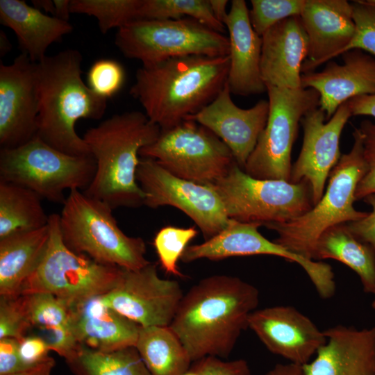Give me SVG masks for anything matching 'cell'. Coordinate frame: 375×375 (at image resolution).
Segmentation results:
<instances>
[{"instance_id":"6da1fadb","label":"cell","mask_w":375,"mask_h":375,"mask_svg":"<svg viewBox=\"0 0 375 375\" xmlns=\"http://www.w3.org/2000/svg\"><path fill=\"white\" fill-rule=\"evenodd\" d=\"M258 303L259 291L252 284L237 276H210L183 294L169 326L192 362L226 358Z\"/></svg>"},{"instance_id":"7a4b0ae2","label":"cell","mask_w":375,"mask_h":375,"mask_svg":"<svg viewBox=\"0 0 375 375\" xmlns=\"http://www.w3.org/2000/svg\"><path fill=\"white\" fill-rule=\"evenodd\" d=\"M229 57L172 58L142 65L130 94L161 130L174 127L212 101L226 83Z\"/></svg>"},{"instance_id":"3957f363","label":"cell","mask_w":375,"mask_h":375,"mask_svg":"<svg viewBox=\"0 0 375 375\" xmlns=\"http://www.w3.org/2000/svg\"><path fill=\"white\" fill-rule=\"evenodd\" d=\"M82 60L80 51L69 49L36 63V135L74 156L91 155L83 138L76 131V122L100 119L107 107V100L94 93L82 79Z\"/></svg>"},{"instance_id":"277c9868","label":"cell","mask_w":375,"mask_h":375,"mask_svg":"<svg viewBox=\"0 0 375 375\" xmlns=\"http://www.w3.org/2000/svg\"><path fill=\"white\" fill-rule=\"evenodd\" d=\"M160 128L140 111L115 114L83 138L96 162V172L83 190L112 210L144 205L145 195L136 179L140 151L156 141Z\"/></svg>"},{"instance_id":"5b68a950","label":"cell","mask_w":375,"mask_h":375,"mask_svg":"<svg viewBox=\"0 0 375 375\" xmlns=\"http://www.w3.org/2000/svg\"><path fill=\"white\" fill-rule=\"evenodd\" d=\"M351 149L341 158L331 171L326 191L320 200L304 214L283 223L265 225L276 232L274 242L290 251L312 260L315 244L328 228L364 217L367 212L357 210L353 203L357 186L367 165L358 128L353 131Z\"/></svg>"},{"instance_id":"8992f818","label":"cell","mask_w":375,"mask_h":375,"mask_svg":"<svg viewBox=\"0 0 375 375\" xmlns=\"http://www.w3.org/2000/svg\"><path fill=\"white\" fill-rule=\"evenodd\" d=\"M59 215L64 243L73 251L94 260L136 270L149 265L146 245L140 237L126 235L105 202L72 190Z\"/></svg>"},{"instance_id":"52a82bcc","label":"cell","mask_w":375,"mask_h":375,"mask_svg":"<svg viewBox=\"0 0 375 375\" xmlns=\"http://www.w3.org/2000/svg\"><path fill=\"white\" fill-rule=\"evenodd\" d=\"M50 237L37 267L23 284L19 294H52L72 308L110 291L122 268L98 262L71 250L63 242L59 215H49Z\"/></svg>"},{"instance_id":"ba28073f","label":"cell","mask_w":375,"mask_h":375,"mask_svg":"<svg viewBox=\"0 0 375 375\" xmlns=\"http://www.w3.org/2000/svg\"><path fill=\"white\" fill-rule=\"evenodd\" d=\"M95 172L92 155L65 153L37 135L17 147L0 149V180L26 187L53 203L63 204L67 190H85Z\"/></svg>"},{"instance_id":"9c48e42d","label":"cell","mask_w":375,"mask_h":375,"mask_svg":"<svg viewBox=\"0 0 375 375\" xmlns=\"http://www.w3.org/2000/svg\"><path fill=\"white\" fill-rule=\"evenodd\" d=\"M115 44L125 57L142 65L175 57L229 53L228 37L190 17L134 20L117 29Z\"/></svg>"},{"instance_id":"30bf717a","label":"cell","mask_w":375,"mask_h":375,"mask_svg":"<svg viewBox=\"0 0 375 375\" xmlns=\"http://www.w3.org/2000/svg\"><path fill=\"white\" fill-rule=\"evenodd\" d=\"M209 185L219 194L228 218L242 222L262 226L283 223L313 206L306 182L256 178L236 162L223 177Z\"/></svg>"},{"instance_id":"8fae6325","label":"cell","mask_w":375,"mask_h":375,"mask_svg":"<svg viewBox=\"0 0 375 375\" xmlns=\"http://www.w3.org/2000/svg\"><path fill=\"white\" fill-rule=\"evenodd\" d=\"M266 87L267 122L242 169L256 178L290 181L291 153L299 123L308 111L318 107L319 94L312 88Z\"/></svg>"},{"instance_id":"7c38bea8","label":"cell","mask_w":375,"mask_h":375,"mask_svg":"<svg viewBox=\"0 0 375 375\" xmlns=\"http://www.w3.org/2000/svg\"><path fill=\"white\" fill-rule=\"evenodd\" d=\"M173 175L203 185L223 177L235 162L229 148L212 132L187 119L161 130L158 138L140 151Z\"/></svg>"},{"instance_id":"4fadbf2b","label":"cell","mask_w":375,"mask_h":375,"mask_svg":"<svg viewBox=\"0 0 375 375\" xmlns=\"http://www.w3.org/2000/svg\"><path fill=\"white\" fill-rule=\"evenodd\" d=\"M136 179L145 195L144 206L179 209L195 223L206 240L223 230L230 219L219 194L209 184L177 177L156 160L141 158Z\"/></svg>"},{"instance_id":"5bb4252c","label":"cell","mask_w":375,"mask_h":375,"mask_svg":"<svg viewBox=\"0 0 375 375\" xmlns=\"http://www.w3.org/2000/svg\"><path fill=\"white\" fill-rule=\"evenodd\" d=\"M261 226L230 219L225 228L215 235L201 244L188 246L181 260L190 262L203 258L216 261L233 256H278L301 266L319 294L333 290L335 276L328 264L306 258L267 240L258 231Z\"/></svg>"},{"instance_id":"9a60e30c","label":"cell","mask_w":375,"mask_h":375,"mask_svg":"<svg viewBox=\"0 0 375 375\" xmlns=\"http://www.w3.org/2000/svg\"><path fill=\"white\" fill-rule=\"evenodd\" d=\"M183 296L179 283L161 278L150 262L136 270L122 268L115 286L99 300L141 327L169 326Z\"/></svg>"},{"instance_id":"2e32d148","label":"cell","mask_w":375,"mask_h":375,"mask_svg":"<svg viewBox=\"0 0 375 375\" xmlns=\"http://www.w3.org/2000/svg\"><path fill=\"white\" fill-rule=\"evenodd\" d=\"M351 112L347 101L324 122L325 112L319 108L308 111L301 119L303 144L292 167L290 182H306L315 205L322 198L329 175L341 158L340 139Z\"/></svg>"},{"instance_id":"e0dca14e","label":"cell","mask_w":375,"mask_h":375,"mask_svg":"<svg viewBox=\"0 0 375 375\" xmlns=\"http://www.w3.org/2000/svg\"><path fill=\"white\" fill-rule=\"evenodd\" d=\"M36 63L22 53L0 64V147L15 148L37 134Z\"/></svg>"},{"instance_id":"ac0fdd59","label":"cell","mask_w":375,"mask_h":375,"mask_svg":"<svg viewBox=\"0 0 375 375\" xmlns=\"http://www.w3.org/2000/svg\"><path fill=\"white\" fill-rule=\"evenodd\" d=\"M248 328L270 352L300 365L308 362L326 341L324 331L290 306L255 310Z\"/></svg>"},{"instance_id":"d6986e66","label":"cell","mask_w":375,"mask_h":375,"mask_svg":"<svg viewBox=\"0 0 375 375\" xmlns=\"http://www.w3.org/2000/svg\"><path fill=\"white\" fill-rule=\"evenodd\" d=\"M269 112V103L266 100H260L247 109L236 106L226 82L212 101L187 119L196 122L217 135L243 169L267 124Z\"/></svg>"},{"instance_id":"ffe728a7","label":"cell","mask_w":375,"mask_h":375,"mask_svg":"<svg viewBox=\"0 0 375 375\" xmlns=\"http://www.w3.org/2000/svg\"><path fill=\"white\" fill-rule=\"evenodd\" d=\"M352 12L346 0H306L299 16L308 40L303 74L343 53L355 33Z\"/></svg>"},{"instance_id":"44dd1931","label":"cell","mask_w":375,"mask_h":375,"mask_svg":"<svg viewBox=\"0 0 375 375\" xmlns=\"http://www.w3.org/2000/svg\"><path fill=\"white\" fill-rule=\"evenodd\" d=\"M342 55V65L331 62L321 72L301 74V87L319 93V108L327 119L349 99L375 94V57L360 49Z\"/></svg>"},{"instance_id":"7402d4cb","label":"cell","mask_w":375,"mask_h":375,"mask_svg":"<svg viewBox=\"0 0 375 375\" xmlns=\"http://www.w3.org/2000/svg\"><path fill=\"white\" fill-rule=\"evenodd\" d=\"M324 333L326 341L302 365L303 375H375V326L338 324Z\"/></svg>"},{"instance_id":"603a6c76","label":"cell","mask_w":375,"mask_h":375,"mask_svg":"<svg viewBox=\"0 0 375 375\" xmlns=\"http://www.w3.org/2000/svg\"><path fill=\"white\" fill-rule=\"evenodd\" d=\"M224 26L229 42L226 82L231 94L249 96L267 92L260 72L262 37L251 26L245 1H231Z\"/></svg>"},{"instance_id":"cb8c5ba5","label":"cell","mask_w":375,"mask_h":375,"mask_svg":"<svg viewBox=\"0 0 375 375\" xmlns=\"http://www.w3.org/2000/svg\"><path fill=\"white\" fill-rule=\"evenodd\" d=\"M261 37L260 72L265 85L301 88L308 40L299 16L283 19Z\"/></svg>"},{"instance_id":"d4e9b609","label":"cell","mask_w":375,"mask_h":375,"mask_svg":"<svg viewBox=\"0 0 375 375\" xmlns=\"http://www.w3.org/2000/svg\"><path fill=\"white\" fill-rule=\"evenodd\" d=\"M99 297L72 308L71 328L78 343L101 352L135 347L140 326L103 305Z\"/></svg>"},{"instance_id":"484cf974","label":"cell","mask_w":375,"mask_h":375,"mask_svg":"<svg viewBox=\"0 0 375 375\" xmlns=\"http://www.w3.org/2000/svg\"><path fill=\"white\" fill-rule=\"evenodd\" d=\"M0 22L12 30L22 53L35 63L47 56L51 44L73 30L69 22L46 15L22 0H0Z\"/></svg>"},{"instance_id":"4316f807","label":"cell","mask_w":375,"mask_h":375,"mask_svg":"<svg viewBox=\"0 0 375 375\" xmlns=\"http://www.w3.org/2000/svg\"><path fill=\"white\" fill-rule=\"evenodd\" d=\"M49 237L48 223L0 238V297L19 295L23 284L40 263Z\"/></svg>"},{"instance_id":"83f0119b","label":"cell","mask_w":375,"mask_h":375,"mask_svg":"<svg viewBox=\"0 0 375 375\" xmlns=\"http://www.w3.org/2000/svg\"><path fill=\"white\" fill-rule=\"evenodd\" d=\"M336 260L358 276L365 293L375 295V251L356 238L346 224L326 230L317 240L312 260Z\"/></svg>"},{"instance_id":"f1b7e54d","label":"cell","mask_w":375,"mask_h":375,"mask_svg":"<svg viewBox=\"0 0 375 375\" xmlns=\"http://www.w3.org/2000/svg\"><path fill=\"white\" fill-rule=\"evenodd\" d=\"M135 347L151 375H183L192 362L169 326H140Z\"/></svg>"},{"instance_id":"f546056e","label":"cell","mask_w":375,"mask_h":375,"mask_svg":"<svg viewBox=\"0 0 375 375\" xmlns=\"http://www.w3.org/2000/svg\"><path fill=\"white\" fill-rule=\"evenodd\" d=\"M42 199L26 187L0 180V238L17 231L47 226L49 215Z\"/></svg>"},{"instance_id":"4dcf8cb0","label":"cell","mask_w":375,"mask_h":375,"mask_svg":"<svg viewBox=\"0 0 375 375\" xmlns=\"http://www.w3.org/2000/svg\"><path fill=\"white\" fill-rule=\"evenodd\" d=\"M66 362L74 375H151L135 347L101 352L80 344Z\"/></svg>"},{"instance_id":"1f68e13d","label":"cell","mask_w":375,"mask_h":375,"mask_svg":"<svg viewBox=\"0 0 375 375\" xmlns=\"http://www.w3.org/2000/svg\"><path fill=\"white\" fill-rule=\"evenodd\" d=\"M138 19H194L224 33L225 26L214 16L208 0H141Z\"/></svg>"},{"instance_id":"d6a6232c","label":"cell","mask_w":375,"mask_h":375,"mask_svg":"<svg viewBox=\"0 0 375 375\" xmlns=\"http://www.w3.org/2000/svg\"><path fill=\"white\" fill-rule=\"evenodd\" d=\"M141 0H71V12L95 17L105 34L138 19Z\"/></svg>"},{"instance_id":"836d02e7","label":"cell","mask_w":375,"mask_h":375,"mask_svg":"<svg viewBox=\"0 0 375 375\" xmlns=\"http://www.w3.org/2000/svg\"><path fill=\"white\" fill-rule=\"evenodd\" d=\"M197 233L195 226L179 228L167 226L158 231L153 239V246L160 264L166 273L184 276L178 269V262L189 242Z\"/></svg>"},{"instance_id":"e575fe53","label":"cell","mask_w":375,"mask_h":375,"mask_svg":"<svg viewBox=\"0 0 375 375\" xmlns=\"http://www.w3.org/2000/svg\"><path fill=\"white\" fill-rule=\"evenodd\" d=\"M23 295L32 328L60 325L71 327L72 307L67 302L47 292Z\"/></svg>"},{"instance_id":"d590c367","label":"cell","mask_w":375,"mask_h":375,"mask_svg":"<svg viewBox=\"0 0 375 375\" xmlns=\"http://www.w3.org/2000/svg\"><path fill=\"white\" fill-rule=\"evenodd\" d=\"M305 3L306 0H251L250 22L253 30L262 36L283 19L300 16Z\"/></svg>"},{"instance_id":"8d00e7d4","label":"cell","mask_w":375,"mask_h":375,"mask_svg":"<svg viewBox=\"0 0 375 375\" xmlns=\"http://www.w3.org/2000/svg\"><path fill=\"white\" fill-rule=\"evenodd\" d=\"M125 72L122 65L115 60L101 58L96 60L87 74V85L100 97L108 100L122 88Z\"/></svg>"},{"instance_id":"74e56055","label":"cell","mask_w":375,"mask_h":375,"mask_svg":"<svg viewBox=\"0 0 375 375\" xmlns=\"http://www.w3.org/2000/svg\"><path fill=\"white\" fill-rule=\"evenodd\" d=\"M31 329L24 296L0 297V339L10 338L19 340Z\"/></svg>"},{"instance_id":"f35d334b","label":"cell","mask_w":375,"mask_h":375,"mask_svg":"<svg viewBox=\"0 0 375 375\" xmlns=\"http://www.w3.org/2000/svg\"><path fill=\"white\" fill-rule=\"evenodd\" d=\"M352 3L355 33L343 53L351 49L362 50L375 57V6L363 0Z\"/></svg>"},{"instance_id":"ab89813d","label":"cell","mask_w":375,"mask_h":375,"mask_svg":"<svg viewBox=\"0 0 375 375\" xmlns=\"http://www.w3.org/2000/svg\"><path fill=\"white\" fill-rule=\"evenodd\" d=\"M358 129L360 132L363 149V157L367 170L356 190V200H363L375 194V123L362 121Z\"/></svg>"},{"instance_id":"60d3db41","label":"cell","mask_w":375,"mask_h":375,"mask_svg":"<svg viewBox=\"0 0 375 375\" xmlns=\"http://www.w3.org/2000/svg\"><path fill=\"white\" fill-rule=\"evenodd\" d=\"M33 328H36L38 332L33 334L42 338L50 351L57 353L64 358L65 361L74 356L80 345L70 326L60 325L40 326Z\"/></svg>"},{"instance_id":"b9f144b4","label":"cell","mask_w":375,"mask_h":375,"mask_svg":"<svg viewBox=\"0 0 375 375\" xmlns=\"http://www.w3.org/2000/svg\"><path fill=\"white\" fill-rule=\"evenodd\" d=\"M195 362L202 375H251L249 366L243 359L225 361L217 357L207 356Z\"/></svg>"},{"instance_id":"7bdbcfd3","label":"cell","mask_w":375,"mask_h":375,"mask_svg":"<svg viewBox=\"0 0 375 375\" xmlns=\"http://www.w3.org/2000/svg\"><path fill=\"white\" fill-rule=\"evenodd\" d=\"M50 351L44 340L40 336L31 333L18 340V352L20 360L25 367L35 366L46 359Z\"/></svg>"},{"instance_id":"ee69618b","label":"cell","mask_w":375,"mask_h":375,"mask_svg":"<svg viewBox=\"0 0 375 375\" xmlns=\"http://www.w3.org/2000/svg\"><path fill=\"white\" fill-rule=\"evenodd\" d=\"M363 201L371 207V212H367L362 219L346 225L356 238L371 246L375 251V194L366 197Z\"/></svg>"},{"instance_id":"f6af8a7d","label":"cell","mask_w":375,"mask_h":375,"mask_svg":"<svg viewBox=\"0 0 375 375\" xmlns=\"http://www.w3.org/2000/svg\"><path fill=\"white\" fill-rule=\"evenodd\" d=\"M18 352V340L0 339V375H10L25 369Z\"/></svg>"},{"instance_id":"bcb514c9","label":"cell","mask_w":375,"mask_h":375,"mask_svg":"<svg viewBox=\"0 0 375 375\" xmlns=\"http://www.w3.org/2000/svg\"><path fill=\"white\" fill-rule=\"evenodd\" d=\"M347 103L352 116L366 115L375 118V94L356 97Z\"/></svg>"},{"instance_id":"7dc6e473","label":"cell","mask_w":375,"mask_h":375,"mask_svg":"<svg viewBox=\"0 0 375 375\" xmlns=\"http://www.w3.org/2000/svg\"><path fill=\"white\" fill-rule=\"evenodd\" d=\"M54 366L55 360L49 356L44 361L35 366L10 375H51Z\"/></svg>"},{"instance_id":"c3c4849f","label":"cell","mask_w":375,"mask_h":375,"mask_svg":"<svg viewBox=\"0 0 375 375\" xmlns=\"http://www.w3.org/2000/svg\"><path fill=\"white\" fill-rule=\"evenodd\" d=\"M265 375H303V373L302 365L289 362L275 365Z\"/></svg>"},{"instance_id":"681fc988","label":"cell","mask_w":375,"mask_h":375,"mask_svg":"<svg viewBox=\"0 0 375 375\" xmlns=\"http://www.w3.org/2000/svg\"><path fill=\"white\" fill-rule=\"evenodd\" d=\"M215 17L224 25V22L227 17L226 12L227 0H208Z\"/></svg>"},{"instance_id":"f907efd6","label":"cell","mask_w":375,"mask_h":375,"mask_svg":"<svg viewBox=\"0 0 375 375\" xmlns=\"http://www.w3.org/2000/svg\"><path fill=\"white\" fill-rule=\"evenodd\" d=\"M55 5L54 17L69 22L71 12V0H53Z\"/></svg>"},{"instance_id":"816d5d0a","label":"cell","mask_w":375,"mask_h":375,"mask_svg":"<svg viewBox=\"0 0 375 375\" xmlns=\"http://www.w3.org/2000/svg\"><path fill=\"white\" fill-rule=\"evenodd\" d=\"M32 3L35 8L50 13L54 16L55 5L53 0H33Z\"/></svg>"},{"instance_id":"f5cc1de1","label":"cell","mask_w":375,"mask_h":375,"mask_svg":"<svg viewBox=\"0 0 375 375\" xmlns=\"http://www.w3.org/2000/svg\"><path fill=\"white\" fill-rule=\"evenodd\" d=\"M12 45L6 34L0 31V56L3 57L11 50Z\"/></svg>"},{"instance_id":"db71d44e","label":"cell","mask_w":375,"mask_h":375,"mask_svg":"<svg viewBox=\"0 0 375 375\" xmlns=\"http://www.w3.org/2000/svg\"><path fill=\"white\" fill-rule=\"evenodd\" d=\"M375 296V295H374ZM372 307L374 310H375V297H374V299L372 303Z\"/></svg>"}]
</instances>
